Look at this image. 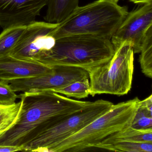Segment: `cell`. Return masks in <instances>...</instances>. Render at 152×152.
<instances>
[{
	"label": "cell",
	"mask_w": 152,
	"mask_h": 152,
	"mask_svg": "<svg viewBox=\"0 0 152 152\" xmlns=\"http://www.w3.org/2000/svg\"><path fill=\"white\" fill-rule=\"evenodd\" d=\"M22 107L19 118L9 130L0 135V145L24 148L92 102L70 99L51 91H33L19 95Z\"/></svg>",
	"instance_id": "1"
},
{
	"label": "cell",
	"mask_w": 152,
	"mask_h": 152,
	"mask_svg": "<svg viewBox=\"0 0 152 152\" xmlns=\"http://www.w3.org/2000/svg\"><path fill=\"white\" fill-rule=\"evenodd\" d=\"M129 12L111 0H97L78 6L49 34L55 39L73 35H90L111 40Z\"/></svg>",
	"instance_id": "2"
},
{
	"label": "cell",
	"mask_w": 152,
	"mask_h": 152,
	"mask_svg": "<svg viewBox=\"0 0 152 152\" xmlns=\"http://www.w3.org/2000/svg\"><path fill=\"white\" fill-rule=\"evenodd\" d=\"M115 50L109 39L90 35H73L56 39L50 50L37 60L49 66L81 68L88 71L108 62Z\"/></svg>",
	"instance_id": "3"
},
{
	"label": "cell",
	"mask_w": 152,
	"mask_h": 152,
	"mask_svg": "<svg viewBox=\"0 0 152 152\" xmlns=\"http://www.w3.org/2000/svg\"><path fill=\"white\" fill-rule=\"evenodd\" d=\"M140 101L136 97L133 100L114 104L109 111L75 134L51 147L47 152L90 151L94 145L109 136L130 126Z\"/></svg>",
	"instance_id": "4"
},
{
	"label": "cell",
	"mask_w": 152,
	"mask_h": 152,
	"mask_svg": "<svg viewBox=\"0 0 152 152\" xmlns=\"http://www.w3.org/2000/svg\"><path fill=\"white\" fill-rule=\"evenodd\" d=\"M133 47L123 43L108 62L88 71L90 84V95L106 94L121 96L132 87L134 70Z\"/></svg>",
	"instance_id": "5"
},
{
	"label": "cell",
	"mask_w": 152,
	"mask_h": 152,
	"mask_svg": "<svg viewBox=\"0 0 152 152\" xmlns=\"http://www.w3.org/2000/svg\"><path fill=\"white\" fill-rule=\"evenodd\" d=\"M113 105L111 102L103 100L92 102L41 134L25 147L24 151L47 152L51 147L75 134L109 111Z\"/></svg>",
	"instance_id": "6"
},
{
	"label": "cell",
	"mask_w": 152,
	"mask_h": 152,
	"mask_svg": "<svg viewBox=\"0 0 152 152\" xmlns=\"http://www.w3.org/2000/svg\"><path fill=\"white\" fill-rule=\"evenodd\" d=\"M50 72L34 77L7 81L15 92L51 91L70 83L89 79L86 70L77 67L54 66Z\"/></svg>",
	"instance_id": "7"
},
{
	"label": "cell",
	"mask_w": 152,
	"mask_h": 152,
	"mask_svg": "<svg viewBox=\"0 0 152 152\" xmlns=\"http://www.w3.org/2000/svg\"><path fill=\"white\" fill-rule=\"evenodd\" d=\"M57 25L37 21L28 25L9 55L20 59L36 61L43 52L54 46L56 39L49 34Z\"/></svg>",
	"instance_id": "8"
},
{
	"label": "cell",
	"mask_w": 152,
	"mask_h": 152,
	"mask_svg": "<svg viewBox=\"0 0 152 152\" xmlns=\"http://www.w3.org/2000/svg\"><path fill=\"white\" fill-rule=\"evenodd\" d=\"M152 24V4H142L129 12L111 40L115 50L128 42L134 54L140 53L145 33Z\"/></svg>",
	"instance_id": "9"
},
{
	"label": "cell",
	"mask_w": 152,
	"mask_h": 152,
	"mask_svg": "<svg viewBox=\"0 0 152 152\" xmlns=\"http://www.w3.org/2000/svg\"><path fill=\"white\" fill-rule=\"evenodd\" d=\"M50 0H0V26H27L36 21Z\"/></svg>",
	"instance_id": "10"
},
{
	"label": "cell",
	"mask_w": 152,
	"mask_h": 152,
	"mask_svg": "<svg viewBox=\"0 0 152 152\" xmlns=\"http://www.w3.org/2000/svg\"><path fill=\"white\" fill-rule=\"evenodd\" d=\"M53 69V66L20 59L9 54L0 57V80L9 81L34 77L49 73Z\"/></svg>",
	"instance_id": "11"
},
{
	"label": "cell",
	"mask_w": 152,
	"mask_h": 152,
	"mask_svg": "<svg viewBox=\"0 0 152 152\" xmlns=\"http://www.w3.org/2000/svg\"><path fill=\"white\" fill-rule=\"evenodd\" d=\"M79 1L50 0L45 20L50 23H60L78 6Z\"/></svg>",
	"instance_id": "12"
},
{
	"label": "cell",
	"mask_w": 152,
	"mask_h": 152,
	"mask_svg": "<svg viewBox=\"0 0 152 152\" xmlns=\"http://www.w3.org/2000/svg\"><path fill=\"white\" fill-rule=\"evenodd\" d=\"M91 150L107 151L152 152V143L129 141L101 142L94 145Z\"/></svg>",
	"instance_id": "13"
},
{
	"label": "cell",
	"mask_w": 152,
	"mask_h": 152,
	"mask_svg": "<svg viewBox=\"0 0 152 152\" xmlns=\"http://www.w3.org/2000/svg\"><path fill=\"white\" fill-rule=\"evenodd\" d=\"M118 141L152 143V129H136L130 126L128 127L119 132L109 136L101 142L108 143Z\"/></svg>",
	"instance_id": "14"
},
{
	"label": "cell",
	"mask_w": 152,
	"mask_h": 152,
	"mask_svg": "<svg viewBox=\"0 0 152 152\" xmlns=\"http://www.w3.org/2000/svg\"><path fill=\"white\" fill-rule=\"evenodd\" d=\"M26 27L13 26L3 29L0 34V57L10 54L25 31Z\"/></svg>",
	"instance_id": "15"
},
{
	"label": "cell",
	"mask_w": 152,
	"mask_h": 152,
	"mask_svg": "<svg viewBox=\"0 0 152 152\" xmlns=\"http://www.w3.org/2000/svg\"><path fill=\"white\" fill-rule=\"evenodd\" d=\"M22 100L10 105H0V135L12 127L18 121L22 107Z\"/></svg>",
	"instance_id": "16"
},
{
	"label": "cell",
	"mask_w": 152,
	"mask_h": 152,
	"mask_svg": "<svg viewBox=\"0 0 152 152\" xmlns=\"http://www.w3.org/2000/svg\"><path fill=\"white\" fill-rule=\"evenodd\" d=\"M140 54L139 62L142 72L152 78V24L145 33Z\"/></svg>",
	"instance_id": "17"
},
{
	"label": "cell",
	"mask_w": 152,
	"mask_h": 152,
	"mask_svg": "<svg viewBox=\"0 0 152 152\" xmlns=\"http://www.w3.org/2000/svg\"><path fill=\"white\" fill-rule=\"evenodd\" d=\"M66 97L81 99L90 95V84L89 79L78 80L63 87L51 90Z\"/></svg>",
	"instance_id": "18"
},
{
	"label": "cell",
	"mask_w": 152,
	"mask_h": 152,
	"mask_svg": "<svg viewBox=\"0 0 152 152\" xmlns=\"http://www.w3.org/2000/svg\"><path fill=\"white\" fill-rule=\"evenodd\" d=\"M19 95L12 90L10 83L6 80H0V105L14 104Z\"/></svg>",
	"instance_id": "19"
},
{
	"label": "cell",
	"mask_w": 152,
	"mask_h": 152,
	"mask_svg": "<svg viewBox=\"0 0 152 152\" xmlns=\"http://www.w3.org/2000/svg\"><path fill=\"white\" fill-rule=\"evenodd\" d=\"M24 148L13 145H0V152L23 151Z\"/></svg>",
	"instance_id": "20"
},
{
	"label": "cell",
	"mask_w": 152,
	"mask_h": 152,
	"mask_svg": "<svg viewBox=\"0 0 152 152\" xmlns=\"http://www.w3.org/2000/svg\"><path fill=\"white\" fill-rule=\"evenodd\" d=\"M129 1L136 4H152V0H129Z\"/></svg>",
	"instance_id": "21"
},
{
	"label": "cell",
	"mask_w": 152,
	"mask_h": 152,
	"mask_svg": "<svg viewBox=\"0 0 152 152\" xmlns=\"http://www.w3.org/2000/svg\"><path fill=\"white\" fill-rule=\"evenodd\" d=\"M142 107H143L145 111L146 115L148 117L152 118V104L147 106V107H144V106H142Z\"/></svg>",
	"instance_id": "22"
},
{
	"label": "cell",
	"mask_w": 152,
	"mask_h": 152,
	"mask_svg": "<svg viewBox=\"0 0 152 152\" xmlns=\"http://www.w3.org/2000/svg\"><path fill=\"white\" fill-rule=\"evenodd\" d=\"M150 129H152V118L151 117V125H150Z\"/></svg>",
	"instance_id": "23"
},
{
	"label": "cell",
	"mask_w": 152,
	"mask_h": 152,
	"mask_svg": "<svg viewBox=\"0 0 152 152\" xmlns=\"http://www.w3.org/2000/svg\"><path fill=\"white\" fill-rule=\"evenodd\" d=\"M111 1H113L114 2L117 3H118V2L119 1V0H111Z\"/></svg>",
	"instance_id": "24"
}]
</instances>
